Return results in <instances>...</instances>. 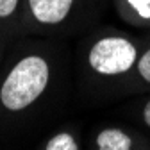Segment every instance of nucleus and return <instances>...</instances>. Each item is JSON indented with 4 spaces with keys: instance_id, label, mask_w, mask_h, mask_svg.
Segmentation results:
<instances>
[{
    "instance_id": "nucleus-2",
    "label": "nucleus",
    "mask_w": 150,
    "mask_h": 150,
    "mask_svg": "<svg viewBox=\"0 0 150 150\" xmlns=\"http://www.w3.org/2000/svg\"><path fill=\"white\" fill-rule=\"evenodd\" d=\"M136 47L127 38H102L91 47L88 61L100 75H120L129 71L136 63Z\"/></svg>"
},
{
    "instance_id": "nucleus-3",
    "label": "nucleus",
    "mask_w": 150,
    "mask_h": 150,
    "mask_svg": "<svg viewBox=\"0 0 150 150\" xmlns=\"http://www.w3.org/2000/svg\"><path fill=\"white\" fill-rule=\"evenodd\" d=\"M73 0H29L32 16L41 23H59L68 16Z\"/></svg>"
},
{
    "instance_id": "nucleus-5",
    "label": "nucleus",
    "mask_w": 150,
    "mask_h": 150,
    "mask_svg": "<svg viewBox=\"0 0 150 150\" xmlns=\"http://www.w3.org/2000/svg\"><path fill=\"white\" fill-rule=\"evenodd\" d=\"M47 150H79V146L68 132H61L47 143Z\"/></svg>"
},
{
    "instance_id": "nucleus-4",
    "label": "nucleus",
    "mask_w": 150,
    "mask_h": 150,
    "mask_svg": "<svg viewBox=\"0 0 150 150\" xmlns=\"http://www.w3.org/2000/svg\"><path fill=\"white\" fill-rule=\"evenodd\" d=\"M98 150H132V139L120 129H104L97 136Z\"/></svg>"
},
{
    "instance_id": "nucleus-7",
    "label": "nucleus",
    "mask_w": 150,
    "mask_h": 150,
    "mask_svg": "<svg viewBox=\"0 0 150 150\" xmlns=\"http://www.w3.org/2000/svg\"><path fill=\"white\" fill-rule=\"evenodd\" d=\"M127 2L139 13V16L150 18V0H127Z\"/></svg>"
},
{
    "instance_id": "nucleus-1",
    "label": "nucleus",
    "mask_w": 150,
    "mask_h": 150,
    "mask_svg": "<svg viewBox=\"0 0 150 150\" xmlns=\"http://www.w3.org/2000/svg\"><path fill=\"white\" fill-rule=\"evenodd\" d=\"M48 82V64L40 55H29L18 61L0 88V100L11 111L30 105L41 95Z\"/></svg>"
},
{
    "instance_id": "nucleus-8",
    "label": "nucleus",
    "mask_w": 150,
    "mask_h": 150,
    "mask_svg": "<svg viewBox=\"0 0 150 150\" xmlns=\"http://www.w3.org/2000/svg\"><path fill=\"white\" fill-rule=\"evenodd\" d=\"M18 6V0H0V18L11 16Z\"/></svg>"
},
{
    "instance_id": "nucleus-6",
    "label": "nucleus",
    "mask_w": 150,
    "mask_h": 150,
    "mask_svg": "<svg viewBox=\"0 0 150 150\" xmlns=\"http://www.w3.org/2000/svg\"><path fill=\"white\" fill-rule=\"evenodd\" d=\"M138 71H139V75L150 84V48L139 57V61H138Z\"/></svg>"
},
{
    "instance_id": "nucleus-9",
    "label": "nucleus",
    "mask_w": 150,
    "mask_h": 150,
    "mask_svg": "<svg viewBox=\"0 0 150 150\" xmlns=\"http://www.w3.org/2000/svg\"><path fill=\"white\" fill-rule=\"evenodd\" d=\"M143 120H145V123L150 127V100L145 104V109H143Z\"/></svg>"
}]
</instances>
